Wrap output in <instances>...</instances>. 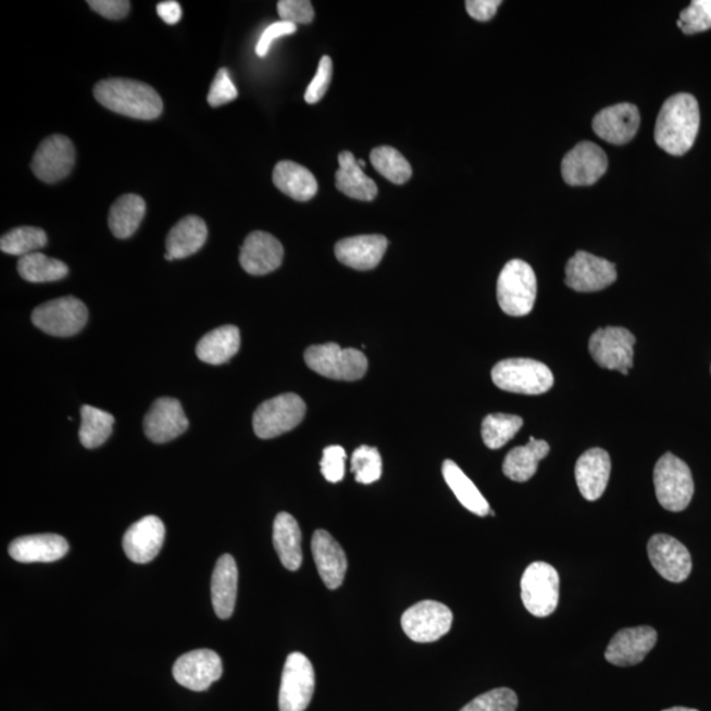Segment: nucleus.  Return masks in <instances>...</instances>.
<instances>
[{
	"instance_id": "4c0bfd02",
	"label": "nucleus",
	"mask_w": 711,
	"mask_h": 711,
	"mask_svg": "<svg viewBox=\"0 0 711 711\" xmlns=\"http://www.w3.org/2000/svg\"><path fill=\"white\" fill-rule=\"evenodd\" d=\"M371 161L374 170L392 184H407L413 176L410 162L396 148L388 146L374 148L371 153Z\"/></svg>"
},
{
	"instance_id": "423d86ee",
	"label": "nucleus",
	"mask_w": 711,
	"mask_h": 711,
	"mask_svg": "<svg viewBox=\"0 0 711 711\" xmlns=\"http://www.w3.org/2000/svg\"><path fill=\"white\" fill-rule=\"evenodd\" d=\"M305 364L323 377L339 382H358L367 371V360L358 349H342L336 342L310 347L304 353Z\"/></svg>"
},
{
	"instance_id": "a211bd4d",
	"label": "nucleus",
	"mask_w": 711,
	"mask_h": 711,
	"mask_svg": "<svg viewBox=\"0 0 711 711\" xmlns=\"http://www.w3.org/2000/svg\"><path fill=\"white\" fill-rule=\"evenodd\" d=\"M591 126L596 135L610 145H627L638 134L640 112L632 103L611 105L598 112L592 118Z\"/></svg>"
},
{
	"instance_id": "6e6552de",
	"label": "nucleus",
	"mask_w": 711,
	"mask_h": 711,
	"mask_svg": "<svg viewBox=\"0 0 711 711\" xmlns=\"http://www.w3.org/2000/svg\"><path fill=\"white\" fill-rule=\"evenodd\" d=\"M305 415L303 399L292 392L280 395L261 403L253 415L254 434L260 439H273L291 432Z\"/></svg>"
},
{
	"instance_id": "412c9836",
	"label": "nucleus",
	"mask_w": 711,
	"mask_h": 711,
	"mask_svg": "<svg viewBox=\"0 0 711 711\" xmlns=\"http://www.w3.org/2000/svg\"><path fill=\"white\" fill-rule=\"evenodd\" d=\"M187 428H189V421L178 399L159 398L145 417L147 438L158 445L178 438Z\"/></svg>"
},
{
	"instance_id": "1a4fd4ad",
	"label": "nucleus",
	"mask_w": 711,
	"mask_h": 711,
	"mask_svg": "<svg viewBox=\"0 0 711 711\" xmlns=\"http://www.w3.org/2000/svg\"><path fill=\"white\" fill-rule=\"evenodd\" d=\"M87 320L89 311L83 301L74 297L53 299L36 308L33 313V323L37 328L59 338L78 334Z\"/></svg>"
},
{
	"instance_id": "ea45409f",
	"label": "nucleus",
	"mask_w": 711,
	"mask_h": 711,
	"mask_svg": "<svg viewBox=\"0 0 711 711\" xmlns=\"http://www.w3.org/2000/svg\"><path fill=\"white\" fill-rule=\"evenodd\" d=\"M523 426L517 415L490 414L483 422V439L490 449H500L514 438Z\"/></svg>"
},
{
	"instance_id": "ddd939ff",
	"label": "nucleus",
	"mask_w": 711,
	"mask_h": 711,
	"mask_svg": "<svg viewBox=\"0 0 711 711\" xmlns=\"http://www.w3.org/2000/svg\"><path fill=\"white\" fill-rule=\"evenodd\" d=\"M616 276L613 263L585 251H577L565 266V285L578 292L607 289L615 283Z\"/></svg>"
},
{
	"instance_id": "4be33fe9",
	"label": "nucleus",
	"mask_w": 711,
	"mask_h": 711,
	"mask_svg": "<svg viewBox=\"0 0 711 711\" xmlns=\"http://www.w3.org/2000/svg\"><path fill=\"white\" fill-rule=\"evenodd\" d=\"M284 247L271 234L254 230L249 234L241 247L240 264L252 276H265L283 264Z\"/></svg>"
},
{
	"instance_id": "bb28decb",
	"label": "nucleus",
	"mask_w": 711,
	"mask_h": 711,
	"mask_svg": "<svg viewBox=\"0 0 711 711\" xmlns=\"http://www.w3.org/2000/svg\"><path fill=\"white\" fill-rule=\"evenodd\" d=\"M239 571L236 561L230 554H223L217 560L211 579L212 607L221 620H228L234 614Z\"/></svg>"
},
{
	"instance_id": "37998d69",
	"label": "nucleus",
	"mask_w": 711,
	"mask_h": 711,
	"mask_svg": "<svg viewBox=\"0 0 711 711\" xmlns=\"http://www.w3.org/2000/svg\"><path fill=\"white\" fill-rule=\"evenodd\" d=\"M685 35L704 33L711 28V0H695L679 14Z\"/></svg>"
},
{
	"instance_id": "f257e3e1",
	"label": "nucleus",
	"mask_w": 711,
	"mask_h": 711,
	"mask_svg": "<svg viewBox=\"0 0 711 711\" xmlns=\"http://www.w3.org/2000/svg\"><path fill=\"white\" fill-rule=\"evenodd\" d=\"M700 129V108L691 93L679 92L666 99L654 126V141L666 153L689 152Z\"/></svg>"
},
{
	"instance_id": "5fc2aeb1",
	"label": "nucleus",
	"mask_w": 711,
	"mask_h": 711,
	"mask_svg": "<svg viewBox=\"0 0 711 711\" xmlns=\"http://www.w3.org/2000/svg\"><path fill=\"white\" fill-rule=\"evenodd\" d=\"M358 164H359V166L361 167V170H364V167L366 166L364 160H358Z\"/></svg>"
},
{
	"instance_id": "9d476101",
	"label": "nucleus",
	"mask_w": 711,
	"mask_h": 711,
	"mask_svg": "<svg viewBox=\"0 0 711 711\" xmlns=\"http://www.w3.org/2000/svg\"><path fill=\"white\" fill-rule=\"evenodd\" d=\"M315 690V672L311 661L301 652L286 659L278 696L279 711H304Z\"/></svg>"
},
{
	"instance_id": "473e14b6",
	"label": "nucleus",
	"mask_w": 711,
	"mask_h": 711,
	"mask_svg": "<svg viewBox=\"0 0 711 711\" xmlns=\"http://www.w3.org/2000/svg\"><path fill=\"white\" fill-rule=\"evenodd\" d=\"M550 453V445L545 440L529 438L527 446L511 449L503 461V473L515 483H526L538 471L539 463Z\"/></svg>"
},
{
	"instance_id": "603ef678",
	"label": "nucleus",
	"mask_w": 711,
	"mask_h": 711,
	"mask_svg": "<svg viewBox=\"0 0 711 711\" xmlns=\"http://www.w3.org/2000/svg\"><path fill=\"white\" fill-rule=\"evenodd\" d=\"M158 14L166 24L174 26L179 22L180 16H183V10L178 2L174 0H167V2H161L158 5Z\"/></svg>"
},
{
	"instance_id": "5701e85b",
	"label": "nucleus",
	"mask_w": 711,
	"mask_h": 711,
	"mask_svg": "<svg viewBox=\"0 0 711 711\" xmlns=\"http://www.w3.org/2000/svg\"><path fill=\"white\" fill-rule=\"evenodd\" d=\"M388 240L383 235H361L342 239L335 246L336 258L356 271H372L384 258Z\"/></svg>"
},
{
	"instance_id": "393cba45",
	"label": "nucleus",
	"mask_w": 711,
	"mask_h": 711,
	"mask_svg": "<svg viewBox=\"0 0 711 711\" xmlns=\"http://www.w3.org/2000/svg\"><path fill=\"white\" fill-rule=\"evenodd\" d=\"M611 460L602 448H591L579 457L576 463V482L585 500L601 498L610 478Z\"/></svg>"
},
{
	"instance_id": "2f4dec72",
	"label": "nucleus",
	"mask_w": 711,
	"mask_h": 711,
	"mask_svg": "<svg viewBox=\"0 0 711 711\" xmlns=\"http://www.w3.org/2000/svg\"><path fill=\"white\" fill-rule=\"evenodd\" d=\"M240 349V330L236 326H223L205 334L197 346L198 359L210 365L228 363Z\"/></svg>"
},
{
	"instance_id": "f704fd0d",
	"label": "nucleus",
	"mask_w": 711,
	"mask_h": 711,
	"mask_svg": "<svg viewBox=\"0 0 711 711\" xmlns=\"http://www.w3.org/2000/svg\"><path fill=\"white\" fill-rule=\"evenodd\" d=\"M146 201L140 196L126 195L111 205L109 226L117 239H128L140 227L146 215Z\"/></svg>"
},
{
	"instance_id": "c756f323",
	"label": "nucleus",
	"mask_w": 711,
	"mask_h": 711,
	"mask_svg": "<svg viewBox=\"0 0 711 711\" xmlns=\"http://www.w3.org/2000/svg\"><path fill=\"white\" fill-rule=\"evenodd\" d=\"M339 171L335 174V184L342 195L365 202L376 199L378 195L376 183L361 170L351 152L339 154Z\"/></svg>"
},
{
	"instance_id": "864d4df0",
	"label": "nucleus",
	"mask_w": 711,
	"mask_h": 711,
	"mask_svg": "<svg viewBox=\"0 0 711 711\" xmlns=\"http://www.w3.org/2000/svg\"><path fill=\"white\" fill-rule=\"evenodd\" d=\"M663 711H698V710H696V709H689V708L677 707V708L666 709V710H663Z\"/></svg>"
},
{
	"instance_id": "2eb2a0df",
	"label": "nucleus",
	"mask_w": 711,
	"mask_h": 711,
	"mask_svg": "<svg viewBox=\"0 0 711 711\" xmlns=\"http://www.w3.org/2000/svg\"><path fill=\"white\" fill-rule=\"evenodd\" d=\"M609 166L607 153L591 141H582L565 154L561 174L567 185L590 186L603 177Z\"/></svg>"
},
{
	"instance_id": "a18cd8bd",
	"label": "nucleus",
	"mask_w": 711,
	"mask_h": 711,
	"mask_svg": "<svg viewBox=\"0 0 711 711\" xmlns=\"http://www.w3.org/2000/svg\"><path fill=\"white\" fill-rule=\"evenodd\" d=\"M280 21L292 24H310L315 12L309 0H280L277 4Z\"/></svg>"
},
{
	"instance_id": "f3484780",
	"label": "nucleus",
	"mask_w": 711,
	"mask_h": 711,
	"mask_svg": "<svg viewBox=\"0 0 711 711\" xmlns=\"http://www.w3.org/2000/svg\"><path fill=\"white\" fill-rule=\"evenodd\" d=\"M648 558L659 575L671 583H683L691 572V558L683 542L670 535H653L648 541Z\"/></svg>"
},
{
	"instance_id": "20e7f679",
	"label": "nucleus",
	"mask_w": 711,
	"mask_h": 711,
	"mask_svg": "<svg viewBox=\"0 0 711 711\" xmlns=\"http://www.w3.org/2000/svg\"><path fill=\"white\" fill-rule=\"evenodd\" d=\"M491 379L501 390L526 396L542 395L553 386L550 367L532 359L500 361L492 367Z\"/></svg>"
},
{
	"instance_id": "cd10ccee",
	"label": "nucleus",
	"mask_w": 711,
	"mask_h": 711,
	"mask_svg": "<svg viewBox=\"0 0 711 711\" xmlns=\"http://www.w3.org/2000/svg\"><path fill=\"white\" fill-rule=\"evenodd\" d=\"M273 545L280 563L289 571H298L302 565V533L296 517L279 513L274 520Z\"/></svg>"
},
{
	"instance_id": "09e8293b",
	"label": "nucleus",
	"mask_w": 711,
	"mask_h": 711,
	"mask_svg": "<svg viewBox=\"0 0 711 711\" xmlns=\"http://www.w3.org/2000/svg\"><path fill=\"white\" fill-rule=\"evenodd\" d=\"M296 30L297 26L292 23L280 21L272 24V26L266 27L263 35L260 36L258 46H255V54H258L259 58H265L267 52L271 51L274 40L279 39V37L296 34Z\"/></svg>"
},
{
	"instance_id": "0eeeda50",
	"label": "nucleus",
	"mask_w": 711,
	"mask_h": 711,
	"mask_svg": "<svg viewBox=\"0 0 711 711\" xmlns=\"http://www.w3.org/2000/svg\"><path fill=\"white\" fill-rule=\"evenodd\" d=\"M559 573L550 564L536 561L526 567L521 582L522 601L538 619H546L559 604Z\"/></svg>"
},
{
	"instance_id": "c85d7f7f",
	"label": "nucleus",
	"mask_w": 711,
	"mask_h": 711,
	"mask_svg": "<svg viewBox=\"0 0 711 711\" xmlns=\"http://www.w3.org/2000/svg\"><path fill=\"white\" fill-rule=\"evenodd\" d=\"M208 235V226L201 217L186 216L167 235L166 253L171 254L173 260L189 258L204 246Z\"/></svg>"
},
{
	"instance_id": "de8ad7c7",
	"label": "nucleus",
	"mask_w": 711,
	"mask_h": 711,
	"mask_svg": "<svg viewBox=\"0 0 711 711\" xmlns=\"http://www.w3.org/2000/svg\"><path fill=\"white\" fill-rule=\"evenodd\" d=\"M239 96L233 79L229 77V72L226 67L217 72L214 83L210 87L208 101L212 108H220V105L233 102Z\"/></svg>"
},
{
	"instance_id": "f03ea898",
	"label": "nucleus",
	"mask_w": 711,
	"mask_h": 711,
	"mask_svg": "<svg viewBox=\"0 0 711 711\" xmlns=\"http://www.w3.org/2000/svg\"><path fill=\"white\" fill-rule=\"evenodd\" d=\"M93 97L103 108L139 121H153L164 109L159 92L153 87L135 79L101 80L93 87Z\"/></svg>"
},
{
	"instance_id": "b1692460",
	"label": "nucleus",
	"mask_w": 711,
	"mask_h": 711,
	"mask_svg": "<svg viewBox=\"0 0 711 711\" xmlns=\"http://www.w3.org/2000/svg\"><path fill=\"white\" fill-rule=\"evenodd\" d=\"M315 564L323 583L330 590L338 589L345 582L347 573V557L338 541L324 529H316L311 540Z\"/></svg>"
},
{
	"instance_id": "7ed1b4c3",
	"label": "nucleus",
	"mask_w": 711,
	"mask_h": 711,
	"mask_svg": "<svg viewBox=\"0 0 711 711\" xmlns=\"http://www.w3.org/2000/svg\"><path fill=\"white\" fill-rule=\"evenodd\" d=\"M538 295V283L532 265L511 260L504 265L497 283V298L504 314L525 316L532 313Z\"/></svg>"
},
{
	"instance_id": "58836bf2",
	"label": "nucleus",
	"mask_w": 711,
	"mask_h": 711,
	"mask_svg": "<svg viewBox=\"0 0 711 711\" xmlns=\"http://www.w3.org/2000/svg\"><path fill=\"white\" fill-rule=\"evenodd\" d=\"M48 245L46 230L37 227H17L9 230L0 239L2 252L12 255H24L39 252Z\"/></svg>"
},
{
	"instance_id": "f8f14e48",
	"label": "nucleus",
	"mask_w": 711,
	"mask_h": 711,
	"mask_svg": "<svg viewBox=\"0 0 711 711\" xmlns=\"http://www.w3.org/2000/svg\"><path fill=\"white\" fill-rule=\"evenodd\" d=\"M635 341V336L626 328H600L589 339V352L604 370L627 374L634 364Z\"/></svg>"
},
{
	"instance_id": "6ab92c4d",
	"label": "nucleus",
	"mask_w": 711,
	"mask_h": 711,
	"mask_svg": "<svg viewBox=\"0 0 711 711\" xmlns=\"http://www.w3.org/2000/svg\"><path fill=\"white\" fill-rule=\"evenodd\" d=\"M658 641V633L650 626L623 628L611 639L604 658L616 666L641 663Z\"/></svg>"
},
{
	"instance_id": "a19ab883",
	"label": "nucleus",
	"mask_w": 711,
	"mask_h": 711,
	"mask_svg": "<svg viewBox=\"0 0 711 711\" xmlns=\"http://www.w3.org/2000/svg\"><path fill=\"white\" fill-rule=\"evenodd\" d=\"M356 482L370 485L378 482L383 474V459L378 449L361 446L354 449L351 460Z\"/></svg>"
},
{
	"instance_id": "e433bc0d",
	"label": "nucleus",
	"mask_w": 711,
	"mask_h": 711,
	"mask_svg": "<svg viewBox=\"0 0 711 711\" xmlns=\"http://www.w3.org/2000/svg\"><path fill=\"white\" fill-rule=\"evenodd\" d=\"M115 417L101 409L85 404L80 409L79 440L85 448L93 449L104 445L112 434Z\"/></svg>"
},
{
	"instance_id": "7c9ffc66",
	"label": "nucleus",
	"mask_w": 711,
	"mask_h": 711,
	"mask_svg": "<svg viewBox=\"0 0 711 711\" xmlns=\"http://www.w3.org/2000/svg\"><path fill=\"white\" fill-rule=\"evenodd\" d=\"M273 183L284 195L299 202H308L317 192L314 174L292 161H280L274 167Z\"/></svg>"
},
{
	"instance_id": "aec40b11",
	"label": "nucleus",
	"mask_w": 711,
	"mask_h": 711,
	"mask_svg": "<svg viewBox=\"0 0 711 711\" xmlns=\"http://www.w3.org/2000/svg\"><path fill=\"white\" fill-rule=\"evenodd\" d=\"M165 541V526L160 517L148 515L134 523L124 534L123 548L136 564L151 563L158 558Z\"/></svg>"
},
{
	"instance_id": "a878e982",
	"label": "nucleus",
	"mask_w": 711,
	"mask_h": 711,
	"mask_svg": "<svg viewBox=\"0 0 711 711\" xmlns=\"http://www.w3.org/2000/svg\"><path fill=\"white\" fill-rule=\"evenodd\" d=\"M68 552V542L61 535L40 534L22 536L11 542L10 557L18 563H53Z\"/></svg>"
},
{
	"instance_id": "8fccbe9b",
	"label": "nucleus",
	"mask_w": 711,
	"mask_h": 711,
	"mask_svg": "<svg viewBox=\"0 0 711 711\" xmlns=\"http://www.w3.org/2000/svg\"><path fill=\"white\" fill-rule=\"evenodd\" d=\"M90 9L110 21H121L128 15L130 3L127 0H90Z\"/></svg>"
},
{
	"instance_id": "79ce46f5",
	"label": "nucleus",
	"mask_w": 711,
	"mask_h": 711,
	"mask_svg": "<svg viewBox=\"0 0 711 711\" xmlns=\"http://www.w3.org/2000/svg\"><path fill=\"white\" fill-rule=\"evenodd\" d=\"M517 697L514 690L498 688L474 698L460 711H515Z\"/></svg>"
},
{
	"instance_id": "72a5a7b5",
	"label": "nucleus",
	"mask_w": 711,
	"mask_h": 711,
	"mask_svg": "<svg viewBox=\"0 0 711 711\" xmlns=\"http://www.w3.org/2000/svg\"><path fill=\"white\" fill-rule=\"evenodd\" d=\"M441 471L447 485L451 488L453 495L457 496L459 502L463 504L466 510H470L471 513L478 516H485L490 513L489 503L485 500L482 491H479L477 486L473 484L472 479L460 470V466L457 463H453L452 460H446L445 463H442Z\"/></svg>"
},
{
	"instance_id": "39448f33",
	"label": "nucleus",
	"mask_w": 711,
	"mask_h": 711,
	"mask_svg": "<svg viewBox=\"0 0 711 711\" xmlns=\"http://www.w3.org/2000/svg\"><path fill=\"white\" fill-rule=\"evenodd\" d=\"M654 491L665 510L678 513L689 507L695 483L688 464L673 453L661 457L653 471Z\"/></svg>"
},
{
	"instance_id": "4468645a",
	"label": "nucleus",
	"mask_w": 711,
	"mask_h": 711,
	"mask_svg": "<svg viewBox=\"0 0 711 711\" xmlns=\"http://www.w3.org/2000/svg\"><path fill=\"white\" fill-rule=\"evenodd\" d=\"M76 164V148L68 137L52 135L43 140L34 155L35 176L46 184L59 183L73 171Z\"/></svg>"
},
{
	"instance_id": "dca6fc26",
	"label": "nucleus",
	"mask_w": 711,
	"mask_h": 711,
	"mask_svg": "<svg viewBox=\"0 0 711 711\" xmlns=\"http://www.w3.org/2000/svg\"><path fill=\"white\" fill-rule=\"evenodd\" d=\"M220 654L211 650H197L183 654L173 666V676L185 688L203 691L222 677Z\"/></svg>"
},
{
	"instance_id": "c9c22d12",
	"label": "nucleus",
	"mask_w": 711,
	"mask_h": 711,
	"mask_svg": "<svg viewBox=\"0 0 711 711\" xmlns=\"http://www.w3.org/2000/svg\"><path fill=\"white\" fill-rule=\"evenodd\" d=\"M17 272L28 283L43 284L54 283L65 278L68 267L58 259L48 258L40 252L30 253L21 258L17 263Z\"/></svg>"
},
{
	"instance_id": "c03bdc74",
	"label": "nucleus",
	"mask_w": 711,
	"mask_h": 711,
	"mask_svg": "<svg viewBox=\"0 0 711 711\" xmlns=\"http://www.w3.org/2000/svg\"><path fill=\"white\" fill-rule=\"evenodd\" d=\"M346 449L340 446H329L323 451L321 470L328 483H340L346 474Z\"/></svg>"
},
{
	"instance_id": "3c124183",
	"label": "nucleus",
	"mask_w": 711,
	"mask_h": 711,
	"mask_svg": "<svg viewBox=\"0 0 711 711\" xmlns=\"http://www.w3.org/2000/svg\"><path fill=\"white\" fill-rule=\"evenodd\" d=\"M502 4L501 0H467L465 8L467 14L478 22H489L495 17L498 8Z\"/></svg>"
},
{
	"instance_id": "9b49d317",
	"label": "nucleus",
	"mask_w": 711,
	"mask_h": 711,
	"mask_svg": "<svg viewBox=\"0 0 711 711\" xmlns=\"http://www.w3.org/2000/svg\"><path fill=\"white\" fill-rule=\"evenodd\" d=\"M453 614L445 603L422 601L404 611L401 625L404 634L416 644H433L449 633Z\"/></svg>"
},
{
	"instance_id": "49530a36",
	"label": "nucleus",
	"mask_w": 711,
	"mask_h": 711,
	"mask_svg": "<svg viewBox=\"0 0 711 711\" xmlns=\"http://www.w3.org/2000/svg\"><path fill=\"white\" fill-rule=\"evenodd\" d=\"M333 61L328 55H324L317 66V72L313 80H311L308 90L304 93V101L309 104H314L321 101L326 96L330 79H333Z\"/></svg>"
}]
</instances>
